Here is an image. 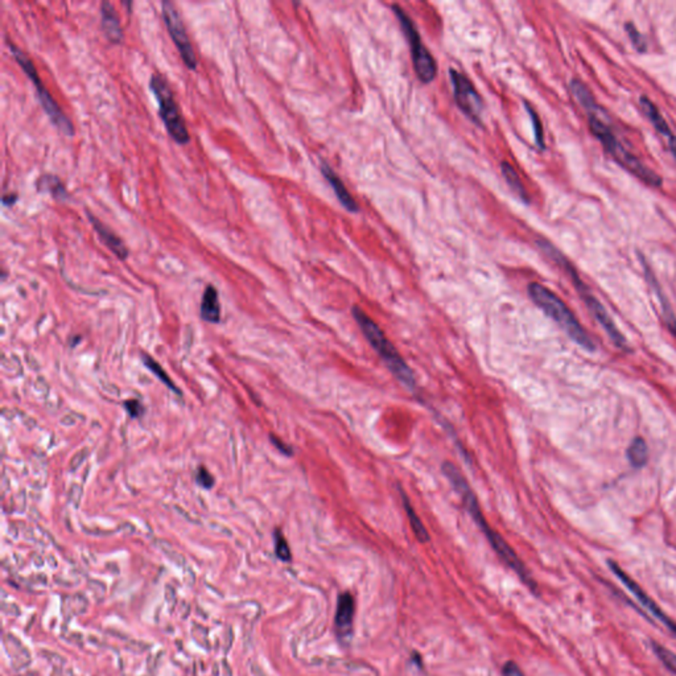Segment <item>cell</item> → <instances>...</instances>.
Instances as JSON below:
<instances>
[{"label": "cell", "instance_id": "1", "mask_svg": "<svg viewBox=\"0 0 676 676\" xmlns=\"http://www.w3.org/2000/svg\"><path fill=\"white\" fill-rule=\"evenodd\" d=\"M441 471L447 477V480L451 483L453 489L461 497L462 504L466 507L469 516H472L473 521L477 523V526L480 527L483 535L487 537L490 546L497 552V555L502 559L510 568L514 569L519 575V578L523 580L530 588L535 589V582L531 579L525 564L516 556L514 549L507 544V542L494 528L487 525V521L483 516L476 494L473 493L472 487L469 486L466 478L459 471V468L452 462L445 461L441 465Z\"/></svg>", "mask_w": 676, "mask_h": 676}, {"label": "cell", "instance_id": "2", "mask_svg": "<svg viewBox=\"0 0 676 676\" xmlns=\"http://www.w3.org/2000/svg\"><path fill=\"white\" fill-rule=\"evenodd\" d=\"M352 314L358 324L359 329L364 333L366 340L381 357V359L385 362V365L393 373V376H395L397 381L409 391L415 393L416 379L414 376V371L404 361V358L397 352V347L388 340L386 333L383 332L379 328V325L359 307L355 305L352 308Z\"/></svg>", "mask_w": 676, "mask_h": 676}, {"label": "cell", "instance_id": "3", "mask_svg": "<svg viewBox=\"0 0 676 676\" xmlns=\"http://www.w3.org/2000/svg\"><path fill=\"white\" fill-rule=\"evenodd\" d=\"M530 299L547 314L549 319L558 324L569 338L587 352H594L596 345L587 329L580 324L575 313L568 305L559 298L555 292L539 283H530L527 287Z\"/></svg>", "mask_w": 676, "mask_h": 676}, {"label": "cell", "instance_id": "4", "mask_svg": "<svg viewBox=\"0 0 676 676\" xmlns=\"http://www.w3.org/2000/svg\"><path fill=\"white\" fill-rule=\"evenodd\" d=\"M589 127L590 131L594 134V136L601 141L606 152H609L614 158V160L625 167L629 172L635 174L641 181H644L647 185H651V186L662 185V177L653 172L649 167H646L644 162L637 156H634L630 151L626 150L621 144V141L614 136L612 129L606 126L604 120L599 117L590 115Z\"/></svg>", "mask_w": 676, "mask_h": 676}, {"label": "cell", "instance_id": "5", "mask_svg": "<svg viewBox=\"0 0 676 676\" xmlns=\"http://www.w3.org/2000/svg\"><path fill=\"white\" fill-rule=\"evenodd\" d=\"M150 89L159 103V117L171 139L180 146L188 144L191 135L165 77L161 73L151 75Z\"/></svg>", "mask_w": 676, "mask_h": 676}, {"label": "cell", "instance_id": "6", "mask_svg": "<svg viewBox=\"0 0 676 676\" xmlns=\"http://www.w3.org/2000/svg\"><path fill=\"white\" fill-rule=\"evenodd\" d=\"M7 45L11 51L12 56L15 57V60L18 61L19 66L24 70V73L32 81L34 89H36V94H37L36 97L39 99V102H40L44 111H45V114L48 115V118L51 120V123L61 134H64L66 136H73L75 135V126H73L72 120L66 117V114L61 110L60 105L57 103V101L52 97V94L48 91V89L44 85V82L40 79V75L37 73L36 66L33 65L31 58L12 42H7Z\"/></svg>", "mask_w": 676, "mask_h": 676}, {"label": "cell", "instance_id": "7", "mask_svg": "<svg viewBox=\"0 0 676 676\" xmlns=\"http://www.w3.org/2000/svg\"><path fill=\"white\" fill-rule=\"evenodd\" d=\"M393 12L397 16V22L400 24V28L403 31L404 37L407 39L411 49V58L414 63V69L420 82L423 84H431L436 75H438V64L435 57L431 54L430 51L424 46L421 42L420 33L418 32L415 24L412 19L408 16L406 11L397 6L393 4Z\"/></svg>", "mask_w": 676, "mask_h": 676}, {"label": "cell", "instance_id": "8", "mask_svg": "<svg viewBox=\"0 0 676 676\" xmlns=\"http://www.w3.org/2000/svg\"><path fill=\"white\" fill-rule=\"evenodd\" d=\"M564 271L568 274L572 283L575 284L576 290L579 292L580 298L582 299L584 304L589 310L590 314L601 325L604 331L608 333L613 344L620 349H627V341H626V338H625V336L621 333V331L617 328V325L613 321L609 312L606 311V308L602 305L596 296H593V293L588 290V287L582 283V280L580 279L578 272L572 267V264H568L564 269Z\"/></svg>", "mask_w": 676, "mask_h": 676}, {"label": "cell", "instance_id": "9", "mask_svg": "<svg viewBox=\"0 0 676 676\" xmlns=\"http://www.w3.org/2000/svg\"><path fill=\"white\" fill-rule=\"evenodd\" d=\"M449 79L453 87V98L457 108L466 118L471 119L478 127L483 126V101L472 81L466 75L449 69Z\"/></svg>", "mask_w": 676, "mask_h": 676}, {"label": "cell", "instance_id": "10", "mask_svg": "<svg viewBox=\"0 0 676 676\" xmlns=\"http://www.w3.org/2000/svg\"><path fill=\"white\" fill-rule=\"evenodd\" d=\"M161 13H162L164 24L183 58L184 64L188 69L194 70L197 68V57L194 53L193 45L191 43V39L186 32L181 15L179 13L172 1H168V0L161 1Z\"/></svg>", "mask_w": 676, "mask_h": 676}, {"label": "cell", "instance_id": "11", "mask_svg": "<svg viewBox=\"0 0 676 676\" xmlns=\"http://www.w3.org/2000/svg\"><path fill=\"white\" fill-rule=\"evenodd\" d=\"M608 566H609V568H611L613 573L617 576V579L620 580L623 585L632 592V594H633L634 597L638 600V602L644 606V609L650 613L656 621L662 623L663 626H665V627L676 637L675 621L671 620V618L659 608V605L638 585V582L634 581L616 561L609 560V561H608Z\"/></svg>", "mask_w": 676, "mask_h": 676}, {"label": "cell", "instance_id": "12", "mask_svg": "<svg viewBox=\"0 0 676 676\" xmlns=\"http://www.w3.org/2000/svg\"><path fill=\"white\" fill-rule=\"evenodd\" d=\"M87 215L90 225L93 226V229L96 230L103 245L120 260H126L129 258V247L125 245L123 239L118 234H115L108 226L105 225L98 217L91 215L89 210H87Z\"/></svg>", "mask_w": 676, "mask_h": 676}, {"label": "cell", "instance_id": "13", "mask_svg": "<svg viewBox=\"0 0 676 676\" xmlns=\"http://www.w3.org/2000/svg\"><path fill=\"white\" fill-rule=\"evenodd\" d=\"M320 170H321L322 176L325 177V180L328 181V184L332 186L333 192H334L336 197L338 198V201L341 203V205L344 206L345 209H346L349 213H357V212L359 210V208H358V204H357L355 197L347 191L346 185H345V184L343 183V180L338 177V174L333 171L332 167L328 165L325 161H322Z\"/></svg>", "mask_w": 676, "mask_h": 676}, {"label": "cell", "instance_id": "14", "mask_svg": "<svg viewBox=\"0 0 676 676\" xmlns=\"http://www.w3.org/2000/svg\"><path fill=\"white\" fill-rule=\"evenodd\" d=\"M101 18H102V30L108 42L113 44H120L123 42V30L119 23L118 13L114 6L110 1H102L101 4Z\"/></svg>", "mask_w": 676, "mask_h": 676}, {"label": "cell", "instance_id": "15", "mask_svg": "<svg viewBox=\"0 0 676 676\" xmlns=\"http://www.w3.org/2000/svg\"><path fill=\"white\" fill-rule=\"evenodd\" d=\"M355 617V600L352 594L344 593L340 596L336 613V627L341 635H347L352 632Z\"/></svg>", "mask_w": 676, "mask_h": 676}, {"label": "cell", "instance_id": "16", "mask_svg": "<svg viewBox=\"0 0 676 676\" xmlns=\"http://www.w3.org/2000/svg\"><path fill=\"white\" fill-rule=\"evenodd\" d=\"M36 188L42 193L51 194L56 201H60V203L66 201L70 197L64 181L58 176L52 173L42 174L36 181Z\"/></svg>", "mask_w": 676, "mask_h": 676}, {"label": "cell", "instance_id": "17", "mask_svg": "<svg viewBox=\"0 0 676 676\" xmlns=\"http://www.w3.org/2000/svg\"><path fill=\"white\" fill-rule=\"evenodd\" d=\"M200 316L206 322L217 324L221 321V305L218 300V291L212 284H209L205 288L201 307H200Z\"/></svg>", "mask_w": 676, "mask_h": 676}, {"label": "cell", "instance_id": "18", "mask_svg": "<svg viewBox=\"0 0 676 676\" xmlns=\"http://www.w3.org/2000/svg\"><path fill=\"white\" fill-rule=\"evenodd\" d=\"M400 497H402V504H403V507H404V511H406L408 521H409V526L412 528L415 537H416V539H418L420 543H427V542H430V534H428L427 528L423 525L420 516H419L418 513L415 511V509H414V506L411 504L407 494H406V492H404L403 489H400Z\"/></svg>", "mask_w": 676, "mask_h": 676}, {"label": "cell", "instance_id": "19", "mask_svg": "<svg viewBox=\"0 0 676 676\" xmlns=\"http://www.w3.org/2000/svg\"><path fill=\"white\" fill-rule=\"evenodd\" d=\"M569 89H570L573 97L576 98V101L579 102L580 105L588 111L589 117L590 115L597 117V114H601L602 110L599 108V105L596 103V101H594V98L592 96L589 89L585 87L581 81H579V79H572L570 84H569Z\"/></svg>", "mask_w": 676, "mask_h": 676}, {"label": "cell", "instance_id": "20", "mask_svg": "<svg viewBox=\"0 0 676 676\" xmlns=\"http://www.w3.org/2000/svg\"><path fill=\"white\" fill-rule=\"evenodd\" d=\"M644 269H646V276H647V279H649V281H650V284H651L653 290L656 292V295H658V298H659V300H661V305H662V311H663V316H665V324H667V328H668V329H670V332L672 333V334H674V336L676 337L675 313H674V311H672V308H671L670 302H668L667 298H665V295H663V292H662V290H661V287H659L658 281H656V279H654V275H653V272L650 271V269H649V267H647L644 263Z\"/></svg>", "mask_w": 676, "mask_h": 676}, {"label": "cell", "instance_id": "21", "mask_svg": "<svg viewBox=\"0 0 676 676\" xmlns=\"http://www.w3.org/2000/svg\"><path fill=\"white\" fill-rule=\"evenodd\" d=\"M501 173H502V176H504L506 184L510 186V189H511L523 203L528 204V203H530V197H528L526 189H525L523 184L521 181L518 173H516V170H514V167H513L510 162H507V161H502V162H501Z\"/></svg>", "mask_w": 676, "mask_h": 676}, {"label": "cell", "instance_id": "22", "mask_svg": "<svg viewBox=\"0 0 676 676\" xmlns=\"http://www.w3.org/2000/svg\"><path fill=\"white\" fill-rule=\"evenodd\" d=\"M641 106H642V110H644V114L647 115V118L650 119V122L653 123L655 129L658 132H661L663 136L668 138L672 132L671 129L668 127L665 119L663 118V115L661 114V111L658 110V108L655 106L654 103L649 99L647 97L641 98Z\"/></svg>", "mask_w": 676, "mask_h": 676}, {"label": "cell", "instance_id": "23", "mask_svg": "<svg viewBox=\"0 0 676 676\" xmlns=\"http://www.w3.org/2000/svg\"><path fill=\"white\" fill-rule=\"evenodd\" d=\"M627 459L634 468H642L649 460V447L642 438H635L627 448Z\"/></svg>", "mask_w": 676, "mask_h": 676}, {"label": "cell", "instance_id": "24", "mask_svg": "<svg viewBox=\"0 0 676 676\" xmlns=\"http://www.w3.org/2000/svg\"><path fill=\"white\" fill-rule=\"evenodd\" d=\"M141 359H143V362H144L146 367H147V369H150L151 371H152L155 376H158V378L160 379L161 382H162L165 386L168 387V388H171V390L174 391L176 394L181 395V391H180L177 387L174 386L172 379H171L170 376L165 373V370L161 367V365L159 364V362H156V361H155V359H153V358L148 355H141Z\"/></svg>", "mask_w": 676, "mask_h": 676}, {"label": "cell", "instance_id": "25", "mask_svg": "<svg viewBox=\"0 0 676 676\" xmlns=\"http://www.w3.org/2000/svg\"><path fill=\"white\" fill-rule=\"evenodd\" d=\"M651 649L654 651V654L656 655V658L663 663L665 668L672 672L674 675H676V654L672 653L671 650H668L665 646H662L658 642H651Z\"/></svg>", "mask_w": 676, "mask_h": 676}, {"label": "cell", "instance_id": "26", "mask_svg": "<svg viewBox=\"0 0 676 676\" xmlns=\"http://www.w3.org/2000/svg\"><path fill=\"white\" fill-rule=\"evenodd\" d=\"M525 106H526L527 113H528L530 119H531V122H532V126H534L535 143H537V146L540 150H544V148H546V143H544V134H543L542 122H540V119L537 117V111L532 108L531 105H528L527 102H525Z\"/></svg>", "mask_w": 676, "mask_h": 676}, {"label": "cell", "instance_id": "27", "mask_svg": "<svg viewBox=\"0 0 676 676\" xmlns=\"http://www.w3.org/2000/svg\"><path fill=\"white\" fill-rule=\"evenodd\" d=\"M274 537H275V552H276V556L283 560V561H290L292 555H291L290 546L286 540L284 535L281 534L280 530H275L274 532Z\"/></svg>", "mask_w": 676, "mask_h": 676}, {"label": "cell", "instance_id": "28", "mask_svg": "<svg viewBox=\"0 0 676 676\" xmlns=\"http://www.w3.org/2000/svg\"><path fill=\"white\" fill-rule=\"evenodd\" d=\"M625 28H626V31H627L629 37L632 39L634 46L637 48V51H638V52H644V51H646V42H644V36H642V34L639 33V31L634 27L633 24H630V23H627V24L625 25Z\"/></svg>", "mask_w": 676, "mask_h": 676}, {"label": "cell", "instance_id": "29", "mask_svg": "<svg viewBox=\"0 0 676 676\" xmlns=\"http://www.w3.org/2000/svg\"><path fill=\"white\" fill-rule=\"evenodd\" d=\"M196 481L198 485H201L204 489H212L215 486V477L212 473L208 472L205 466H198L197 474H196Z\"/></svg>", "mask_w": 676, "mask_h": 676}, {"label": "cell", "instance_id": "30", "mask_svg": "<svg viewBox=\"0 0 676 676\" xmlns=\"http://www.w3.org/2000/svg\"><path fill=\"white\" fill-rule=\"evenodd\" d=\"M125 408L131 418H140L144 414V408L136 399H129L127 402H125Z\"/></svg>", "mask_w": 676, "mask_h": 676}, {"label": "cell", "instance_id": "31", "mask_svg": "<svg viewBox=\"0 0 676 676\" xmlns=\"http://www.w3.org/2000/svg\"><path fill=\"white\" fill-rule=\"evenodd\" d=\"M269 438H271V442H272V444H274V445H275V447H276V448H278V449H279L283 454H286V456H292V453H293V452H292V448H291L290 445H287V444H286L284 441L281 440V439H279L278 436H274V435H271Z\"/></svg>", "mask_w": 676, "mask_h": 676}, {"label": "cell", "instance_id": "32", "mask_svg": "<svg viewBox=\"0 0 676 676\" xmlns=\"http://www.w3.org/2000/svg\"><path fill=\"white\" fill-rule=\"evenodd\" d=\"M502 674H504V676H525L523 672L521 671V668L514 662H507L504 665Z\"/></svg>", "mask_w": 676, "mask_h": 676}, {"label": "cell", "instance_id": "33", "mask_svg": "<svg viewBox=\"0 0 676 676\" xmlns=\"http://www.w3.org/2000/svg\"><path fill=\"white\" fill-rule=\"evenodd\" d=\"M18 200H19V194L6 193L4 196H3V198H1V203H3L4 206H8V208H11V206H13V205L18 203Z\"/></svg>", "mask_w": 676, "mask_h": 676}, {"label": "cell", "instance_id": "34", "mask_svg": "<svg viewBox=\"0 0 676 676\" xmlns=\"http://www.w3.org/2000/svg\"><path fill=\"white\" fill-rule=\"evenodd\" d=\"M667 141H668V147H670V151L672 152V155L675 156V159H676V136L675 135H672V134H671V135H670V136L667 138Z\"/></svg>", "mask_w": 676, "mask_h": 676}]
</instances>
